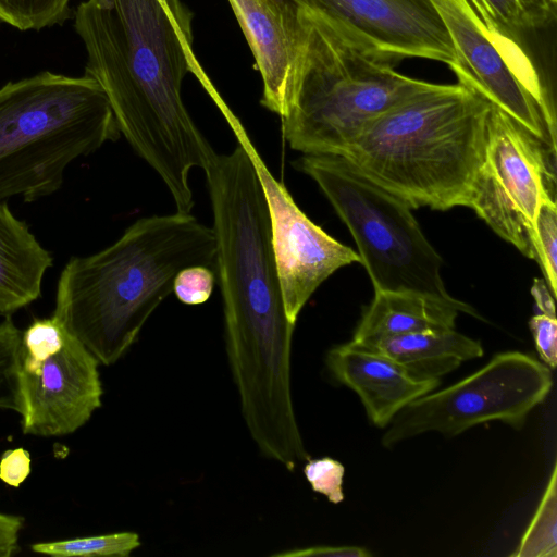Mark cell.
<instances>
[{
    "instance_id": "obj_1",
    "label": "cell",
    "mask_w": 557,
    "mask_h": 557,
    "mask_svg": "<svg viewBox=\"0 0 557 557\" xmlns=\"http://www.w3.org/2000/svg\"><path fill=\"white\" fill-rule=\"evenodd\" d=\"M191 22L181 0H85L74 13L87 57L84 74L102 88L121 135L184 213L194 207L190 171H205L215 154L184 104L187 74L224 117L233 113L196 58Z\"/></svg>"
},
{
    "instance_id": "obj_2",
    "label": "cell",
    "mask_w": 557,
    "mask_h": 557,
    "mask_svg": "<svg viewBox=\"0 0 557 557\" xmlns=\"http://www.w3.org/2000/svg\"><path fill=\"white\" fill-rule=\"evenodd\" d=\"M214 270L212 227L193 214L141 218L109 247L71 258L60 273L53 317L104 366L136 342L188 267Z\"/></svg>"
},
{
    "instance_id": "obj_3",
    "label": "cell",
    "mask_w": 557,
    "mask_h": 557,
    "mask_svg": "<svg viewBox=\"0 0 557 557\" xmlns=\"http://www.w3.org/2000/svg\"><path fill=\"white\" fill-rule=\"evenodd\" d=\"M488 109L458 83H433L372 121L342 157L412 209L467 207Z\"/></svg>"
},
{
    "instance_id": "obj_4",
    "label": "cell",
    "mask_w": 557,
    "mask_h": 557,
    "mask_svg": "<svg viewBox=\"0 0 557 557\" xmlns=\"http://www.w3.org/2000/svg\"><path fill=\"white\" fill-rule=\"evenodd\" d=\"M121 136L109 100L87 75L42 71L0 87V202L61 188L66 168Z\"/></svg>"
},
{
    "instance_id": "obj_5",
    "label": "cell",
    "mask_w": 557,
    "mask_h": 557,
    "mask_svg": "<svg viewBox=\"0 0 557 557\" xmlns=\"http://www.w3.org/2000/svg\"><path fill=\"white\" fill-rule=\"evenodd\" d=\"M294 101L283 117L289 147L304 154L343 156L385 111L433 83L397 72L356 48L315 15Z\"/></svg>"
},
{
    "instance_id": "obj_6",
    "label": "cell",
    "mask_w": 557,
    "mask_h": 557,
    "mask_svg": "<svg viewBox=\"0 0 557 557\" xmlns=\"http://www.w3.org/2000/svg\"><path fill=\"white\" fill-rule=\"evenodd\" d=\"M294 166L319 185L350 231L374 292L412 289L453 298L441 276L443 260L406 201L341 156L305 154Z\"/></svg>"
},
{
    "instance_id": "obj_7",
    "label": "cell",
    "mask_w": 557,
    "mask_h": 557,
    "mask_svg": "<svg viewBox=\"0 0 557 557\" xmlns=\"http://www.w3.org/2000/svg\"><path fill=\"white\" fill-rule=\"evenodd\" d=\"M552 386L546 364L523 352H500L463 380L405 406L387 425L382 444L392 447L433 431L456 436L490 421L521 428Z\"/></svg>"
},
{
    "instance_id": "obj_8",
    "label": "cell",
    "mask_w": 557,
    "mask_h": 557,
    "mask_svg": "<svg viewBox=\"0 0 557 557\" xmlns=\"http://www.w3.org/2000/svg\"><path fill=\"white\" fill-rule=\"evenodd\" d=\"M555 160V149L490 103L484 156L467 207L530 259L537 208L546 197L556 199Z\"/></svg>"
},
{
    "instance_id": "obj_9",
    "label": "cell",
    "mask_w": 557,
    "mask_h": 557,
    "mask_svg": "<svg viewBox=\"0 0 557 557\" xmlns=\"http://www.w3.org/2000/svg\"><path fill=\"white\" fill-rule=\"evenodd\" d=\"M98 366L53 315L34 320L22 333L23 433L63 436L82 428L101 407Z\"/></svg>"
},
{
    "instance_id": "obj_10",
    "label": "cell",
    "mask_w": 557,
    "mask_h": 557,
    "mask_svg": "<svg viewBox=\"0 0 557 557\" xmlns=\"http://www.w3.org/2000/svg\"><path fill=\"white\" fill-rule=\"evenodd\" d=\"M451 39L458 84L556 150V110L528 55L499 47L467 0H431Z\"/></svg>"
},
{
    "instance_id": "obj_11",
    "label": "cell",
    "mask_w": 557,
    "mask_h": 557,
    "mask_svg": "<svg viewBox=\"0 0 557 557\" xmlns=\"http://www.w3.org/2000/svg\"><path fill=\"white\" fill-rule=\"evenodd\" d=\"M367 55L395 66L408 58L445 63L455 50L431 0H292Z\"/></svg>"
},
{
    "instance_id": "obj_12",
    "label": "cell",
    "mask_w": 557,
    "mask_h": 557,
    "mask_svg": "<svg viewBox=\"0 0 557 557\" xmlns=\"http://www.w3.org/2000/svg\"><path fill=\"white\" fill-rule=\"evenodd\" d=\"M230 127L247 150L267 199L285 311L295 324L304 306L329 276L342 267L361 263V259L299 209L285 185L272 175L240 122Z\"/></svg>"
},
{
    "instance_id": "obj_13",
    "label": "cell",
    "mask_w": 557,
    "mask_h": 557,
    "mask_svg": "<svg viewBox=\"0 0 557 557\" xmlns=\"http://www.w3.org/2000/svg\"><path fill=\"white\" fill-rule=\"evenodd\" d=\"M261 74V104L288 112L306 54L308 27L292 0H227Z\"/></svg>"
},
{
    "instance_id": "obj_14",
    "label": "cell",
    "mask_w": 557,
    "mask_h": 557,
    "mask_svg": "<svg viewBox=\"0 0 557 557\" xmlns=\"http://www.w3.org/2000/svg\"><path fill=\"white\" fill-rule=\"evenodd\" d=\"M325 361L332 376L360 397L377 428H386L405 406L440 383L414 379L385 356L352 341L330 349Z\"/></svg>"
},
{
    "instance_id": "obj_15",
    "label": "cell",
    "mask_w": 557,
    "mask_h": 557,
    "mask_svg": "<svg viewBox=\"0 0 557 557\" xmlns=\"http://www.w3.org/2000/svg\"><path fill=\"white\" fill-rule=\"evenodd\" d=\"M474 314L467 304L412 289L374 292L354 333L367 344L386 336L455 329L458 312Z\"/></svg>"
},
{
    "instance_id": "obj_16",
    "label": "cell",
    "mask_w": 557,
    "mask_h": 557,
    "mask_svg": "<svg viewBox=\"0 0 557 557\" xmlns=\"http://www.w3.org/2000/svg\"><path fill=\"white\" fill-rule=\"evenodd\" d=\"M52 263L28 225L0 202V313L10 317L38 299Z\"/></svg>"
},
{
    "instance_id": "obj_17",
    "label": "cell",
    "mask_w": 557,
    "mask_h": 557,
    "mask_svg": "<svg viewBox=\"0 0 557 557\" xmlns=\"http://www.w3.org/2000/svg\"><path fill=\"white\" fill-rule=\"evenodd\" d=\"M360 345L385 356L418 380H440L461 362L483 355L480 342L455 329L386 336Z\"/></svg>"
},
{
    "instance_id": "obj_18",
    "label": "cell",
    "mask_w": 557,
    "mask_h": 557,
    "mask_svg": "<svg viewBox=\"0 0 557 557\" xmlns=\"http://www.w3.org/2000/svg\"><path fill=\"white\" fill-rule=\"evenodd\" d=\"M502 49L527 54V38L550 27L557 0H467Z\"/></svg>"
},
{
    "instance_id": "obj_19",
    "label": "cell",
    "mask_w": 557,
    "mask_h": 557,
    "mask_svg": "<svg viewBox=\"0 0 557 557\" xmlns=\"http://www.w3.org/2000/svg\"><path fill=\"white\" fill-rule=\"evenodd\" d=\"M556 465L553 468L541 503L527 528L513 557H556L557 556V495Z\"/></svg>"
},
{
    "instance_id": "obj_20",
    "label": "cell",
    "mask_w": 557,
    "mask_h": 557,
    "mask_svg": "<svg viewBox=\"0 0 557 557\" xmlns=\"http://www.w3.org/2000/svg\"><path fill=\"white\" fill-rule=\"evenodd\" d=\"M140 546L139 535L132 531L71 540L40 542L30 546L35 553L57 557H127Z\"/></svg>"
},
{
    "instance_id": "obj_21",
    "label": "cell",
    "mask_w": 557,
    "mask_h": 557,
    "mask_svg": "<svg viewBox=\"0 0 557 557\" xmlns=\"http://www.w3.org/2000/svg\"><path fill=\"white\" fill-rule=\"evenodd\" d=\"M22 331L10 317L0 322V408L22 413L20 362Z\"/></svg>"
},
{
    "instance_id": "obj_22",
    "label": "cell",
    "mask_w": 557,
    "mask_h": 557,
    "mask_svg": "<svg viewBox=\"0 0 557 557\" xmlns=\"http://www.w3.org/2000/svg\"><path fill=\"white\" fill-rule=\"evenodd\" d=\"M534 260L540 264L550 292L557 294V206L556 199L544 198L533 223Z\"/></svg>"
},
{
    "instance_id": "obj_23",
    "label": "cell",
    "mask_w": 557,
    "mask_h": 557,
    "mask_svg": "<svg viewBox=\"0 0 557 557\" xmlns=\"http://www.w3.org/2000/svg\"><path fill=\"white\" fill-rule=\"evenodd\" d=\"M344 466L330 457L309 458L304 466V474L311 488L324 495L333 504H339L344 499Z\"/></svg>"
},
{
    "instance_id": "obj_24",
    "label": "cell",
    "mask_w": 557,
    "mask_h": 557,
    "mask_svg": "<svg viewBox=\"0 0 557 557\" xmlns=\"http://www.w3.org/2000/svg\"><path fill=\"white\" fill-rule=\"evenodd\" d=\"M215 282L213 269L205 265L188 267L175 276L173 293L183 304L200 305L210 298Z\"/></svg>"
},
{
    "instance_id": "obj_25",
    "label": "cell",
    "mask_w": 557,
    "mask_h": 557,
    "mask_svg": "<svg viewBox=\"0 0 557 557\" xmlns=\"http://www.w3.org/2000/svg\"><path fill=\"white\" fill-rule=\"evenodd\" d=\"M540 359L550 370L557 364V320L540 313L529 321Z\"/></svg>"
},
{
    "instance_id": "obj_26",
    "label": "cell",
    "mask_w": 557,
    "mask_h": 557,
    "mask_svg": "<svg viewBox=\"0 0 557 557\" xmlns=\"http://www.w3.org/2000/svg\"><path fill=\"white\" fill-rule=\"evenodd\" d=\"M30 455L24 448L5 450L0 459V480L18 487L30 473Z\"/></svg>"
},
{
    "instance_id": "obj_27",
    "label": "cell",
    "mask_w": 557,
    "mask_h": 557,
    "mask_svg": "<svg viewBox=\"0 0 557 557\" xmlns=\"http://www.w3.org/2000/svg\"><path fill=\"white\" fill-rule=\"evenodd\" d=\"M273 557H369L371 554L356 546H315L280 552Z\"/></svg>"
},
{
    "instance_id": "obj_28",
    "label": "cell",
    "mask_w": 557,
    "mask_h": 557,
    "mask_svg": "<svg viewBox=\"0 0 557 557\" xmlns=\"http://www.w3.org/2000/svg\"><path fill=\"white\" fill-rule=\"evenodd\" d=\"M23 524L22 517L0 512V557H10L18 552Z\"/></svg>"
},
{
    "instance_id": "obj_29",
    "label": "cell",
    "mask_w": 557,
    "mask_h": 557,
    "mask_svg": "<svg viewBox=\"0 0 557 557\" xmlns=\"http://www.w3.org/2000/svg\"><path fill=\"white\" fill-rule=\"evenodd\" d=\"M531 294L541 313L556 318L555 296L545 280L534 278Z\"/></svg>"
}]
</instances>
